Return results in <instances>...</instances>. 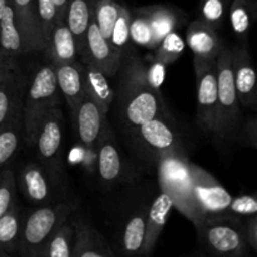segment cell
Segmentation results:
<instances>
[{"instance_id":"18","label":"cell","mask_w":257,"mask_h":257,"mask_svg":"<svg viewBox=\"0 0 257 257\" xmlns=\"http://www.w3.org/2000/svg\"><path fill=\"white\" fill-rule=\"evenodd\" d=\"M77 124L78 140L87 150H94L100 137L107 115L103 114L94 102L84 97L73 112Z\"/></svg>"},{"instance_id":"17","label":"cell","mask_w":257,"mask_h":257,"mask_svg":"<svg viewBox=\"0 0 257 257\" xmlns=\"http://www.w3.org/2000/svg\"><path fill=\"white\" fill-rule=\"evenodd\" d=\"M19 186L25 198L35 205L58 202L55 200V183L39 162H29L19 176Z\"/></svg>"},{"instance_id":"13","label":"cell","mask_w":257,"mask_h":257,"mask_svg":"<svg viewBox=\"0 0 257 257\" xmlns=\"http://www.w3.org/2000/svg\"><path fill=\"white\" fill-rule=\"evenodd\" d=\"M233 82L237 92L238 102L242 107H256V72L247 44L231 48Z\"/></svg>"},{"instance_id":"22","label":"cell","mask_w":257,"mask_h":257,"mask_svg":"<svg viewBox=\"0 0 257 257\" xmlns=\"http://www.w3.org/2000/svg\"><path fill=\"white\" fill-rule=\"evenodd\" d=\"M172 208L173 203L171 198L165 192H161L146 211V237L143 255H148L153 251L158 237L167 223Z\"/></svg>"},{"instance_id":"24","label":"cell","mask_w":257,"mask_h":257,"mask_svg":"<svg viewBox=\"0 0 257 257\" xmlns=\"http://www.w3.org/2000/svg\"><path fill=\"white\" fill-rule=\"evenodd\" d=\"M95 3L97 0H68L67 3L64 20L74 37L78 55L83 49L89 22L94 14Z\"/></svg>"},{"instance_id":"11","label":"cell","mask_w":257,"mask_h":257,"mask_svg":"<svg viewBox=\"0 0 257 257\" xmlns=\"http://www.w3.org/2000/svg\"><path fill=\"white\" fill-rule=\"evenodd\" d=\"M79 57L84 64L100 70L107 78L115 77L122 63V58L113 52L109 42L100 34L94 17H92L89 22Z\"/></svg>"},{"instance_id":"40","label":"cell","mask_w":257,"mask_h":257,"mask_svg":"<svg viewBox=\"0 0 257 257\" xmlns=\"http://www.w3.org/2000/svg\"><path fill=\"white\" fill-rule=\"evenodd\" d=\"M256 118L251 117L248 122H246L245 127L240 131V133L237 132L236 137L240 143H242L243 146H247V147L255 148L257 145V132H256Z\"/></svg>"},{"instance_id":"19","label":"cell","mask_w":257,"mask_h":257,"mask_svg":"<svg viewBox=\"0 0 257 257\" xmlns=\"http://www.w3.org/2000/svg\"><path fill=\"white\" fill-rule=\"evenodd\" d=\"M115 252L107 238L87 220L75 221V235L72 257H112Z\"/></svg>"},{"instance_id":"14","label":"cell","mask_w":257,"mask_h":257,"mask_svg":"<svg viewBox=\"0 0 257 257\" xmlns=\"http://www.w3.org/2000/svg\"><path fill=\"white\" fill-rule=\"evenodd\" d=\"M14 10L15 24L22 38L23 54L44 50L35 0H10Z\"/></svg>"},{"instance_id":"4","label":"cell","mask_w":257,"mask_h":257,"mask_svg":"<svg viewBox=\"0 0 257 257\" xmlns=\"http://www.w3.org/2000/svg\"><path fill=\"white\" fill-rule=\"evenodd\" d=\"M158 183L186 218L193 225H198L202 217L196 208L191 192L190 161L186 152H170L161 156L157 161Z\"/></svg>"},{"instance_id":"35","label":"cell","mask_w":257,"mask_h":257,"mask_svg":"<svg viewBox=\"0 0 257 257\" xmlns=\"http://www.w3.org/2000/svg\"><path fill=\"white\" fill-rule=\"evenodd\" d=\"M156 49V62L160 65H168L176 62L185 49V42L176 32L166 35Z\"/></svg>"},{"instance_id":"42","label":"cell","mask_w":257,"mask_h":257,"mask_svg":"<svg viewBox=\"0 0 257 257\" xmlns=\"http://www.w3.org/2000/svg\"><path fill=\"white\" fill-rule=\"evenodd\" d=\"M68 0H54L55 9H57V22L64 20L65 8H67Z\"/></svg>"},{"instance_id":"1","label":"cell","mask_w":257,"mask_h":257,"mask_svg":"<svg viewBox=\"0 0 257 257\" xmlns=\"http://www.w3.org/2000/svg\"><path fill=\"white\" fill-rule=\"evenodd\" d=\"M118 74V107L131 132L152 118L170 117L160 90L152 84L132 48H125Z\"/></svg>"},{"instance_id":"6","label":"cell","mask_w":257,"mask_h":257,"mask_svg":"<svg viewBox=\"0 0 257 257\" xmlns=\"http://www.w3.org/2000/svg\"><path fill=\"white\" fill-rule=\"evenodd\" d=\"M217 77V117L215 136L218 140L231 141L236 137L240 122V102L233 82L231 48L223 44L216 60Z\"/></svg>"},{"instance_id":"5","label":"cell","mask_w":257,"mask_h":257,"mask_svg":"<svg viewBox=\"0 0 257 257\" xmlns=\"http://www.w3.org/2000/svg\"><path fill=\"white\" fill-rule=\"evenodd\" d=\"M77 208V201H58L35 208L23 222L17 255L37 257L48 238Z\"/></svg>"},{"instance_id":"7","label":"cell","mask_w":257,"mask_h":257,"mask_svg":"<svg viewBox=\"0 0 257 257\" xmlns=\"http://www.w3.org/2000/svg\"><path fill=\"white\" fill-rule=\"evenodd\" d=\"M63 130L64 118L62 109L57 105L44 115L33 146L37 150L38 161L55 186H63L65 183Z\"/></svg>"},{"instance_id":"20","label":"cell","mask_w":257,"mask_h":257,"mask_svg":"<svg viewBox=\"0 0 257 257\" xmlns=\"http://www.w3.org/2000/svg\"><path fill=\"white\" fill-rule=\"evenodd\" d=\"M53 67H54L55 78L60 93L65 98L73 113L80 100L85 97L82 80V63L74 60V62L53 64Z\"/></svg>"},{"instance_id":"21","label":"cell","mask_w":257,"mask_h":257,"mask_svg":"<svg viewBox=\"0 0 257 257\" xmlns=\"http://www.w3.org/2000/svg\"><path fill=\"white\" fill-rule=\"evenodd\" d=\"M44 52L52 64L74 62L78 59L77 44L65 20L55 22L49 38L45 43Z\"/></svg>"},{"instance_id":"37","label":"cell","mask_w":257,"mask_h":257,"mask_svg":"<svg viewBox=\"0 0 257 257\" xmlns=\"http://www.w3.org/2000/svg\"><path fill=\"white\" fill-rule=\"evenodd\" d=\"M17 205V178L12 170L0 171V217Z\"/></svg>"},{"instance_id":"3","label":"cell","mask_w":257,"mask_h":257,"mask_svg":"<svg viewBox=\"0 0 257 257\" xmlns=\"http://www.w3.org/2000/svg\"><path fill=\"white\" fill-rule=\"evenodd\" d=\"M60 90L57 84L55 70L52 63L37 70L25 90L23 99L24 141L33 147L37 132L44 115L52 108L59 105Z\"/></svg>"},{"instance_id":"44","label":"cell","mask_w":257,"mask_h":257,"mask_svg":"<svg viewBox=\"0 0 257 257\" xmlns=\"http://www.w3.org/2000/svg\"><path fill=\"white\" fill-rule=\"evenodd\" d=\"M10 0H0V19H2V15H3V12H4L5 7L8 5V3H9Z\"/></svg>"},{"instance_id":"25","label":"cell","mask_w":257,"mask_h":257,"mask_svg":"<svg viewBox=\"0 0 257 257\" xmlns=\"http://www.w3.org/2000/svg\"><path fill=\"white\" fill-rule=\"evenodd\" d=\"M136 10L145 15L150 22L156 47L166 35L170 34L171 32H175L178 25L180 15L178 10H176L175 8L167 5H147V7L137 8Z\"/></svg>"},{"instance_id":"8","label":"cell","mask_w":257,"mask_h":257,"mask_svg":"<svg viewBox=\"0 0 257 257\" xmlns=\"http://www.w3.org/2000/svg\"><path fill=\"white\" fill-rule=\"evenodd\" d=\"M190 178L193 202L201 217L227 210L232 196L210 172L190 162Z\"/></svg>"},{"instance_id":"36","label":"cell","mask_w":257,"mask_h":257,"mask_svg":"<svg viewBox=\"0 0 257 257\" xmlns=\"http://www.w3.org/2000/svg\"><path fill=\"white\" fill-rule=\"evenodd\" d=\"M232 0H200V19L213 29H221Z\"/></svg>"},{"instance_id":"9","label":"cell","mask_w":257,"mask_h":257,"mask_svg":"<svg viewBox=\"0 0 257 257\" xmlns=\"http://www.w3.org/2000/svg\"><path fill=\"white\" fill-rule=\"evenodd\" d=\"M138 145L156 161L165 153L186 152L171 117H156L132 131Z\"/></svg>"},{"instance_id":"29","label":"cell","mask_w":257,"mask_h":257,"mask_svg":"<svg viewBox=\"0 0 257 257\" xmlns=\"http://www.w3.org/2000/svg\"><path fill=\"white\" fill-rule=\"evenodd\" d=\"M146 237V211H138L125 222L120 236V251L127 256H143Z\"/></svg>"},{"instance_id":"34","label":"cell","mask_w":257,"mask_h":257,"mask_svg":"<svg viewBox=\"0 0 257 257\" xmlns=\"http://www.w3.org/2000/svg\"><path fill=\"white\" fill-rule=\"evenodd\" d=\"M130 39L136 45L147 48V49H155L156 48L150 22H148L145 15L141 14L136 9L131 12Z\"/></svg>"},{"instance_id":"23","label":"cell","mask_w":257,"mask_h":257,"mask_svg":"<svg viewBox=\"0 0 257 257\" xmlns=\"http://www.w3.org/2000/svg\"><path fill=\"white\" fill-rule=\"evenodd\" d=\"M82 80L85 97L94 102L100 112L107 115L114 100V93L108 78L100 70L82 63Z\"/></svg>"},{"instance_id":"16","label":"cell","mask_w":257,"mask_h":257,"mask_svg":"<svg viewBox=\"0 0 257 257\" xmlns=\"http://www.w3.org/2000/svg\"><path fill=\"white\" fill-rule=\"evenodd\" d=\"M97 168L100 181L105 185H113L122 180L124 166L122 156L113 138V132L105 122L100 137L95 146Z\"/></svg>"},{"instance_id":"31","label":"cell","mask_w":257,"mask_h":257,"mask_svg":"<svg viewBox=\"0 0 257 257\" xmlns=\"http://www.w3.org/2000/svg\"><path fill=\"white\" fill-rule=\"evenodd\" d=\"M22 138H24L23 110L0 128V171L19 150Z\"/></svg>"},{"instance_id":"32","label":"cell","mask_w":257,"mask_h":257,"mask_svg":"<svg viewBox=\"0 0 257 257\" xmlns=\"http://www.w3.org/2000/svg\"><path fill=\"white\" fill-rule=\"evenodd\" d=\"M119 3L115 0H97L94 8V17L95 24L99 29L100 34L109 42L110 34H112L113 27L117 20L118 14L120 10Z\"/></svg>"},{"instance_id":"33","label":"cell","mask_w":257,"mask_h":257,"mask_svg":"<svg viewBox=\"0 0 257 257\" xmlns=\"http://www.w3.org/2000/svg\"><path fill=\"white\" fill-rule=\"evenodd\" d=\"M130 22H131V10L125 5H120L119 14L113 27L112 34H110L109 44L113 52L119 58H123L125 48L128 47L130 39Z\"/></svg>"},{"instance_id":"26","label":"cell","mask_w":257,"mask_h":257,"mask_svg":"<svg viewBox=\"0 0 257 257\" xmlns=\"http://www.w3.org/2000/svg\"><path fill=\"white\" fill-rule=\"evenodd\" d=\"M0 48L10 62L18 63V59L23 54L22 38L15 24L14 10L10 2L5 7L0 19Z\"/></svg>"},{"instance_id":"15","label":"cell","mask_w":257,"mask_h":257,"mask_svg":"<svg viewBox=\"0 0 257 257\" xmlns=\"http://www.w3.org/2000/svg\"><path fill=\"white\" fill-rule=\"evenodd\" d=\"M187 44L193 53V64L215 63L223 47L217 30L201 20L200 18L190 23L187 28Z\"/></svg>"},{"instance_id":"27","label":"cell","mask_w":257,"mask_h":257,"mask_svg":"<svg viewBox=\"0 0 257 257\" xmlns=\"http://www.w3.org/2000/svg\"><path fill=\"white\" fill-rule=\"evenodd\" d=\"M231 29L240 43L247 44L256 17V0H232L227 10Z\"/></svg>"},{"instance_id":"28","label":"cell","mask_w":257,"mask_h":257,"mask_svg":"<svg viewBox=\"0 0 257 257\" xmlns=\"http://www.w3.org/2000/svg\"><path fill=\"white\" fill-rule=\"evenodd\" d=\"M23 222L17 205L0 217V256L17 255Z\"/></svg>"},{"instance_id":"12","label":"cell","mask_w":257,"mask_h":257,"mask_svg":"<svg viewBox=\"0 0 257 257\" xmlns=\"http://www.w3.org/2000/svg\"><path fill=\"white\" fill-rule=\"evenodd\" d=\"M8 67L0 80V128L17 113L23 110V99L27 90V78L19 64L8 60Z\"/></svg>"},{"instance_id":"30","label":"cell","mask_w":257,"mask_h":257,"mask_svg":"<svg viewBox=\"0 0 257 257\" xmlns=\"http://www.w3.org/2000/svg\"><path fill=\"white\" fill-rule=\"evenodd\" d=\"M75 221L68 217L48 238L37 257H72Z\"/></svg>"},{"instance_id":"43","label":"cell","mask_w":257,"mask_h":257,"mask_svg":"<svg viewBox=\"0 0 257 257\" xmlns=\"http://www.w3.org/2000/svg\"><path fill=\"white\" fill-rule=\"evenodd\" d=\"M8 63H9V62H8V59H7V57H5L4 52H3L2 48H0V80H2L3 75H4L5 69H7V67H8Z\"/></svg>"},{"instance_id":"2","label":"cell","mask_w":257,"mask_h":257,"mask_svg":"<svg viewBox=\"0 0 257 257\" xmlns=\"http://www.w3.org/2000/svg\"><path fill=\"white\" fill-rule=\"evenodd\" d=\"M246 218L228 212L205 216L196 225L200 247L217 257H241L248 252L245 235Z\"/></svg>"},{"instance_id":"39","label":"cell","mask_w":257,"mask_h":257,"mask_svg":"<svg viewBox=\"0 0 257 257\" xmlns=\"http://www.w3.org/2000/svg\"><path fill=\"white\" fill-rule=\"evenodd\" d=\"M225 212L232 213V215L243 218L256 215L257 201L255 195H241L237 196V197H232Z\"/></svg>"},{"instance_id":"41","label":"cell","mask_w":257,"mask_h":257,"mask_svg":"<svg viewBox=\"0 0 257 257\" xmlns=\"http://www.w3.org/2000/svg\"><path fill=\"white\" fill-rule=\"evenodd\" d=\"M245 235L248 247L257 250V217L256 215L250 216L245 221Z\"/></svg>"},{"instance_id":"10","label":"cell","mask_w":257,"mask_h":257,"mask_svg":"<svg viewBox=\"0 0 257 257\" xmlns=\"http://www.w3.org/2000/svg\"><path fill=\"white\" fill-rule=\"evenodd\" d=\"M197 87V119L201 130L215 135L217 117V77L216 62L195 64Z\"/></svg>"},{"instance_id":"38","label":"cell","mask_w":257,"mask_h":257,"mask_svg":"<svg viewBox=\"0 0 257 257\" xmlns=\"http://www.w3.org/2000/svg\"><path fill=\"white\" fill-rule=\"evenodd\" d=\"M35 4H37L38 20H39L40 32L45 47L50 32L57 22V9H55L54 0H35Z\"/></svg>"}]
</instances>
